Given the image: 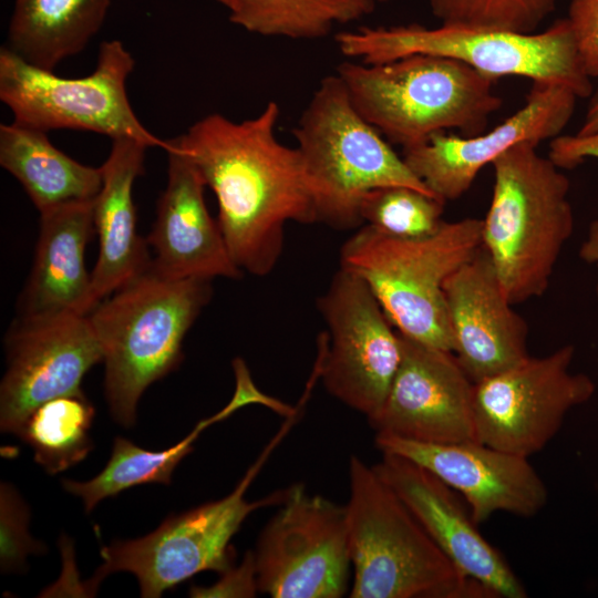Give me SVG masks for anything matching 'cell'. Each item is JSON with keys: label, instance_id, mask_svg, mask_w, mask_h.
Wrapping results in <instances>:
<instances>
[{"label": "cell", "instance_id": "obj_1", "mask_svg": "<svg viewBox=\"0 0 598 598\" xmlns=\"http://www.w3.org/2000/svg\"><path fill=\"white\" fill-rule=\"evenodd\" d=\"M279 115L275 101L241 122L213 113L173 138L216 196L234 262L257 277L278 264L287 223H318L301 155L276 135Z\"/></svg>", "mask_w": 598, "mask_h": 598}, {"label": "cell", "instance_id": "obj_2", "mask_svg": "<svg viewBox=\"0 0 598 598\" xmlns=\"http://www.w3.org/2000/svg\"><path fill=\"white\" fill-rule=\"evenodd\" d=\"M212 279L175 278L153 264L103 299L89 319L103 352L112 417L136 422L140 399L183 360V342L213 295Z\"/></svg>", "mask_w": 598, "mask_h": 598}, {"label": "cell", "instance_id": "obj_3", "mask_svg": "<svg viewBox=\"0 0 598 598\" xmlns=\"http://www.w3.org/2000/svg\"><path fill=\"white\" fill-rule=\"evenodd\" d=\"M347 505L352 598H495L461 573L373 466L352 455Z\"/></svg>", "mask_w": 598, "mask_h": 598}, {"label": "cell", "instance_id": "obj_4", "mask_svg": "<svg viewBox=\"0 0 598 598\" xmlns=\"http://www.w3.org/2000/svg\"><path fill=\"white\" fill-rule=\"evenodd\" d=\"M336 73L357 111L402 147L450 128L478 135L503 104L493 91L496 80L445 56L412 54L379 64L344 61Z\"/></svg>", "mask_w": 598, "mask_h": 598}, {"label": "cell", "instance_id": "obj_5", "mask_svg": "<svg viewBox=\"0 0 598 598\" xmlns=\"http://www.w3.org/2000/svg\"><path fill=\"white\" fill-rule=\"evenodd\" d=\"M536 147L520 143L492 162V200L482 219V247L513 305L545 293L574 229L569 179Z\"/></svg>", "mask_w": 598, "mask_h": 598}, {"label": "cell", "instance_id": "obj_6", "mask_svg": "<svg viewBox=\"0 0 598 598\" xmlns=\"http://www.w3.org/2000/svg\"><path fill=\"white\" fill-rule=\"evenodd\" d=\"M482 225L471 217L443 221L419 238L364 225L341 246L340 267L368 283L400 333L452 351L443 285L482 247Z\"/></svg>", "mask_w": 598, "mask_h": 598}, {"label": "cell", "instance_id": "obj_7", "mask_svg": "<svg viewBox=\"0 0 598 598\" xmlns=\"http://www.w3.org/2000/svg\"><path fill=\"white\" fill-rule=\"evenodd\" d=\"M292 133L318 223L339 230L360 227L361 198L377 187L409 186L434 195L357 111L337 73L320 81Z\"/></svg>", "mask_w": 598, "mask_h": 598}, {"label": "cell", "instance_id": "obj_8", "mask_svg": "<svg viewBox=\"0 0 598 598\" xmlns=\"http://www.w3.org/2000/svg\"><path fill=\"white\" fill-rule=\"evenodd\" d=\"M336 43L344 56L367 64L412 54L439 55L457 60L496 81L523 76L559 84L579 99L594 91L567 18L532 33L454 24L433 29L416 24L360 28L338 33Z\"/></svg>", "mask_w": 598, "mask_h": 598}, {"label": "cell", "instance_id": "obj_9", "mask_svg": "<svg viewBox=\"0 0 598 598\" xmlns=\"http://www.w3.org/2000/svg\"><path fill=\"white\" fill-rule=\"evenodd\" d=\"M286 433L278 434L227 496L187 512L168 516L155 530L135 539L113 540L100 550L103 563L90 581L96 588L103 578L117 571L133 574L145 598L166 590L198 573H223L231 566L230 540L255 511L279 505L288 488L261 499H246V492L268 455Z\"/></svg>", "mask_w": 598, "mask_h": 598}, {"label": "cell", "instance_id": "obj_10", "mask_svg": "<svg viewBox=\"0 0 598 598\" xmlns=\"http://www.w3.org/2000/svg\"><path fill=\"white\" fill-rule=\"evenodd\" d=\"M134 59L120 40L100 45L95 70L82 78H62L37 68L8 47L0 50V100L13 122L44 132L90 131L132 138L165 152L169 142L152 134L135 115L126 93Z\"/></svg>", "mask_w": 598, "mask_h": 598}, {"label": "cell", "instance_id": "obj_11", "mask_svg": "<svg viewBox=\"0 0 598 598\" xmlns=\"http://www.w3.org/2000/svg\"><path fill=\"white\" fill-rule=\"evenodd\" d=\"M317 307L327 326L318 340L320 379L332 396L370 420L401 362L399 332L368 283L341 267Z\"/></svg>", "mask_w": 598, "mask_h": 598}, {"label": "cell", "instance_id": "obj_12", "mask_svg": "<svg viewBox=\"0 0 598 598\" xmlns=\"http://www.w3.org/2000/svg\"><path fill=\"white\" fill-rule=\"evenodd\" d=\"M254 551L259 592L272 598H340L352 571L347 505L288 488Z\"/></svg>", "mask_w": 598, "mask_h": 598}, {"label": "cell", "instance_id": "obj_13", "mask_svg": "<svg viewBox=\"0 0 598 598\" xmlns=\"http://www.w3.org/2000/svg\"><path fill=\"white\" fill-rule=\"evenodd\" d=\"M575 349L564 346L474 383L475 440L528 457L559 431L566 414L590 400L594 381L571 373Z\"/></svg>", "mask_w": 598, "mask_h": 598}, {"label": "cell", "instance_id": "obj_14", "mask_svg": "<svg viewBox=\"0 0 598 598\" xmlns=\"http://www.w3.org/2000/svg\"><path fill=\"white\" fill-rule=\"evenodd\" d=\"M7 370L0 385V427L19 436L44 402L83 392L87 371L103 361L89 315L18 317L4 338Z\"/></svg>", "mask_w": 598, "mask_h": 598}, {"label": "cell", "instance_id": "obj_15", "mask_svg": "<svg viewBox=\"0 0 598 598\" xmlns=\"http://www.w3.org/2000/svg\"><path fill=\"white\" fill-rule=\"evenodd\" d=\"M579 99L570 89L533 82L525 104L499 125L475 136L439 132L403 147L409 168L442 200H454L472 186L480 171L520 143L553 140L569 123Z\"/></svg>", "mask_w": 598, "mask_h": 598}, {"label": "cell", "instance_id": "obj_16", "mask_svg": "<svg viewBox=\"0 0 598 598\" xmlns=\"http://www.w3.org/2000/svg\"><path fill=\"white\" fill-rule=\"evenodd\" d=\"M399 336L401 362L381 410L368 420L369 425L375 434L424 443L475 440L474 382L455 354Z\"/></svg>", "mask_w": 598, "mask_h": 598}, {"label": "cell", "instance_id": "obj_17", "mask_svg": "<svg viewBox=\"0 0 598 598\" xmlns=\"http://www.w3.org/2000/svg\"><path fill=\"white\" fill-rule=\"evenodd\" d=\"M381 453L403 456L453 488L482 524L498 512L533 517L547 504L548 491L528 457L476 440L424 443L375 434Z\"/></svg>", "mask_w": 598, "mask_h": 598}, {"label": "cell", "instance_id": "obj_18", "mask_svg": "<svg viewBox=\"0 0 598 598\" xmlns=\"http://www.w3.org/2000/svg\"><path fill=\"white\" fill-rule=\"evenodd\" d=\"M373 468L461 573L495 598L527 596L509 564L480 533L467 504L453 488L425 467L396 454L382 453Z\"/></svg>", "mask_w": 598, "mask_h": 598}, {"label": "cell", "instance_id": "obj_19", "mask_svg": "<svg viewBox=\"0 0 598 598\" xmlns=\"http://www.w3.org/2000/svg\"><path fill=\"white\" fill-rule=\"evenodd\" d=\"M443 293L452 352L474 383L529 357L527 324L483 247L444 281Z\"/></svg>", "mask_w": 598, "mask_h": 598}, {"label": "cell", "instance_id": "obj_20", "mask_svg": "<svg viewBox=\"0 0 598 598\" xmlns=\"http://www.w3.org/2000/svg\"><path fill=\"white\" fill-rule=\"evenodd\" d=\"M168 142L167 185L146 238L155 252L154 266L175 278H240L243 271L207 209L202 175L174 140Z\"/></svg>", "mask_w": 598, "mask_h": 598}, {"label": "cell", "instance_id": "obj_21", "mask_svg": "<svg viewBox=\"0 0 598 598\" xmlns=\"http://www.w3.org/2000/svg\"><path fill=\"white\" fill-rule=\"evenodd\" d=\"M93 202L66 203L40 213L33 266L19 298L20 317L89 315L97 306L85 266L86 246L96 234Z\"/></svg>", "mask_w": 598, "mask_h": 598}, {"label": "cell", "instance_id": "obj_22", "mask_svg": "<svg viewBox=\"0 0 598 598\" xmlns=\"http://www.w3.org/2000/svg\"><path fill=\"white\" fill-rule=\"evenodd\" d=\"M145 144L132 138L112 140L102 164V186L93 202L99 256L93 271L95 302L112 295L146 270L153 259L148 243L137 233L133 199L135 179L144 173Z\"/></svg>", "mask_w": 598, "mask_h": 598}, {"label": "cell", "instance_id": "obj_23", "mask_svg": "<svg viewBox=\"0 0 598 598\" xmlns=\"http://www.w3.org/2000/svg\"><path fill=\"white\" fill-rule=\"evenodd\" d=\"M47 133L17 122L1 124V167L18 179L39 213L94 199L102 186L101 167L71 158Z\"/></svg>", "mask_w": 598, "mask_h": 598}, {"label": "cell", "instance_id": "obj_24", "mask_svg": "<svg viewBox=\"0 0 598 598\" xmlns=\"http://www.w3.org/2000/svg\"><path fill=\"white\" fill-rule=\"evenodd\" d=\"M112 0H13L8 47L49 71L81 52L104 23Z\"/></svg>", "mask_w": 598, "mask_h": 598}, {"label": "cell", "instance_id": "obj_25", "mask_svg": "<svg viewBox=\"0 0 598 598\" xmlns=\"http://www.w3.org/2000/svg\"><path fill=\"white\" fill-rule=\"evenodd\" d=\"M240 408H244L243 402L233 395L223 410L200 421L182 441L162 451L144 450L131 440L117 436L113 441L107 464L96 476L84 482L63 480L62 486L79 497L85 512L90 513L101 501L133 486L148 483L169 485L176 466L192 452L193 443L199 434Z\"/></svg>", "mask_w": 598, "mask_h": 598}, {"label": "cell", "instance_id": "obj_26", "mask_svg": "<svg viewBox=\"0 0 598 598\" xmlns=\"http://www.w3.org/2000/svg\"><path fill=\"white\" fill-rule=\"evenodd\" d=\"M94 415L84 392L54 398L29 415L19 437L32 448L34 461L54 475L82 462L92 451Z\"/></svg>", "mask_w": 598, "mask_h": 598}, {"label": "cell", "instance_id": "obj_27", "mask_svg": "<svg viewBox=\"0 0 598 598\" xmlns=\"http://www.w3.org/2000/svg\"><path fill=\"white\" fill-rule=\"evenodd\" d=\"M367 16L355 0H239L229 20L248 32L265 37L318 39L334 24Z\"/></svg>", "mask_w": 598, "mask_h": 598}, {"label": "cell", "instance_id": "obj_28", "mask_svg": "<svg viewBox=\"0 0 598 598\" xmlns=\"http://www.w3.org/2000/svg\"><path fill=\"white\" fill-rule=\"evenodd\" d=\"M445 202L409 186H383L367 192L359 215L382 233L401 238H419L436 231Z\"/></svg>", "mask_w": 598, "mask_h": 598}, {"label": "cell", "instance_id": "obj_29", "mask_svg": "<svg viewBox=\"0 0 598 598\" xmlns=\"http://www.w3.org/2000/svg\"><path fill=\"white\" fill-rule=\"evenodd\" d=\"M558 0H429L442 24L536 32Z\"/></svg>", "mask_w": 598, "mask_h": 598}, {"label": "cell", "instance_id": "obj_30", "mask_svg": "<svg viewBox=\"0 0 598 598\" xmlns=\"http://www.w3.org/2000/svg\"><path fill=\"white\" fill-rule=\"evenodd\" d=\"M30 508L17 488L2 482L0 487V567L1 571L21 573L31 554H43L47 546L29 532Z\"/></svg>", "mask_w": 598, "mask_h": 598}, {"label": "cell", "instance_id": "obj_31", "mask_svg": "<svg viewBox=\"0 0 598 598\" xmlns=\"http://www.w3.org/2000/svg\"><path fill=\"white\" fill-rule=\"evenodd\" d=\"M548 157L559 168H574L588 157L598 158V133L586 136L559 135L550 141ZM579 255L585 261L598 266V220L591 223Z\"/></svg>", "mask_w": 598, "mask_h": 598}, {"label": "cell", "instance_id": "obj_32", "mask_svg": "<svg viewBox=\"0 0 598 598\" xmlns=\"http://www.w3.org/2000/svg\"><path fill=\"white\" fill-rule=\"evenodd\" d=\"M567 20L587 74L598 78V0H571Z\"/></svg>", "mask_w": 598, "mask_h": 598}, {"label": "cell", "instance_id": "obj_33", "mask_svg": "<svg viewBox=\"0 0 598 598\" xmlns=\"http://www.w3.org/2000/svg\"><path fill=\"white\" fill-rule=\"evenodd\" d=\"M220 578L208 587L193 586L192 597H255L258 589L257 570L252 550H247L241 563L220 573Z\"/></svg>", "mask_w": 598, "mask_h": 598}, {"label": "cell", "instance_id": "obj_34", "mask_svg": "<svg viewBox=\"0 0 598 598\" xmlns=\"http://www.w3.org/2000/svg\"><path fill=\"white\" fill-rule=\"evenodd\" d=\"M598 133V89L590 94V101L578 135H592Z\"/></svg>", "mask_w": 598, "mask_h": 598}, {"label": "cell", "instance_id": "obj_35", "mask_svg": "<svg viewBox=\"0 0 598 598\" xmlns=\"http://www.w3.org/2000/svg\"><path fill=\"white\" fill-rule=\"evenodd\" d=\"M365 11L367 14H370L379 3L385 2L386 0H355Z\"/></svg>", "mask_w": 598, "mask_h": 598}, {"label": "cell", "instance_id": "obj_36", "mask_svg": "<svg viewBox=\"0 0 598 598\" xmlns=\"http://www.w3.org/2000/svg\"><path fill=\"white\" fill-rule=\"evenodd\" d=\"M214 1L227 8L229 12L233 11L239 2V0H214Z\"/></svg>", "mask_w": 598, "mask_h": 598}]
</instances>
